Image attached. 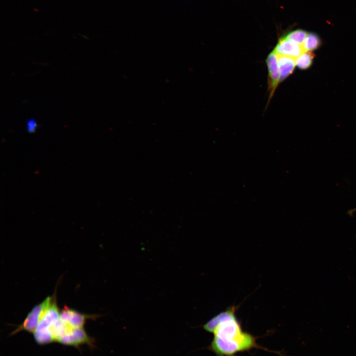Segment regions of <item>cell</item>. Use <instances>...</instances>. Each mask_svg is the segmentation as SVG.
<instances>
[{
  "label": "cell",
  "mask_w": 356,
  "mask_h": 356,
  "mask_svg": "<svg viewBox=\"0 0 356 356\" xmlns=\"http://www.w3.org/2000/svg\"><path fill=\"white\" fill-rule=\"evenodd\" d=\"M71 327L69 324L61 320L60 318L49 327L54 341H57L58 339L63 336Z\"/></svg>",
  "instance_id": "30bf717a"
},
{
  "label": "cell",
  "mask_w": 356,
  "mask_h": 356,
  "mask_svg": "<svg viewBox=\"0 0 356 356\" xmlns=\"http://www.w3.org/2000/svg\"><path fill=\"white\" fill-rule=\"evenodd\" d=\"M95 317V315H88L65 306L60 313V319L70 326L83 327L86 320Z\"/></svg>",
  "instance_id": "5b68a950"
},
{
  "label": "cell",
  "mask_w": 356,
  "mask_h": 356,
  "mask_svg": "<svg viewBox=\"0 0 356 356\" xmlns=\"http://www.w3.org/2000/svg\"><path fill=\"white\" fill-rule=\"evenodd\" d=\"M314 54L312 51H304L296 59V66L301 70H306L312 65Z\"/></svg>",
  "instance_id": "8fae6325"
},
{
  "label": "cell",
  "mask_w": 356,
  "mask_h": 356,
  "mask_svg": "<svg viewBox=\"0 0 356 356\" xmlns=\"http://www.w3.org/2000/svg\"><path fill=\"white\" fill-rule=\"evenodd\" d=\"M57 342L60 344L78 348L80 345L88 344L93 345V340L87 333L83 327H71Z\"/></svg>",
  "instance_id": "3957f363"
},
{
  "label": "cell",
  "mask_w": 356,
  "mask_h": 356,
  "mask_svg": "<svg viewBox=\"0 0 356 356\" xmlns=\"http://www.w3.org/2000/svg\"><path fill=\"white\" fill-rule=\"evenodd\" d=\"M60 313L56 300L52 299L49 307L42 313L36 331L49 330V327L60 318ZM35 330V331H36Z\"/></svg>",
  "instance_id": "8992f818"
},
{
  "label": "cell",
  "mask_w": 356,
  "mask_h": 356,
  "mask_svg": "<svg viewBox=\"0 0 356 356\" xmlns=\"http://www.w3.org/2000/svg\"><path fill=\"white\" fill-rule=\"evenodd\" d=\"M52 300V297H47L42 303L35 306L28 313L23 322L11 333V335L23 330L34 333L38 326L42 313L49 307Z\"/></svg>",
  "instance_id": "7a4b0ae2"
},
{
  "label": "cell",
  "mask_w": 356,
  "mask_h": 356,
  "mask_svg": "<svg viewBox=\"0 0 356 356\" xmlns=\"http://www.w3.org/2000/svg\"><path fill=\"white\" fill-rule=\"evenodd\" d=\"M277 63L280 74L279 82H281L293 73L296 66V58L277 54Z\"/></svg>",
  "instance_id": "ba28073f"
},
{
  "label": "cell",
  "mask_w": 356,
  "mask_h": 356,
  "mask_svg": "<svg viewBox=\"0 0 356 356\" xmlns=\"http://www.w3.org/2000/svg\"><path fill=\"white\" fill-rule=\"evenodd\" d=\"M308 33L302 29H296L288 33L283 38L293 41L302 45Z\"/></svg>",
  "instance_id": "7c38bea8"
},
{
  "label": "cell",
  "mask_w": 356,
  "mask_h": 356,
  "mask_svg": "<svg viewBox=\"0 0 356 356\" xmlns=\"http://www.w3.org/2000/svg\"><path fill=\"white\" fill-rule=\"evenodd\" d=\"M232 306L212 318L203 325L214 334L210 349L218 356H230L256 346L254 337L242 331Z\"/></svg>",
  "instance_id": "6da1fadb"
},
{
  "label": "cell",
  "mask_w": 356,
  "mask_h": 356,
  "mask_svg": "<svg viewBox=\"0 0 356 356\" xmlns=\"http://www.w3.org/2000/svg\"><path fill=\"white\" fill-rule=\"evenodd\" d=\"M27 131L29 133H34L38 126L34 118H30L26 121Z\"/></svg>",
  "instance_id": "4fadbf2b"
},
{
  "label": "cell",
  "mask_w": 356,
  "mask_h": 356,
  "mask_svg": "<svg viewBox=\"0 0 356 356\" xmlns=\"http://www.w3.org/2000/svg\"><path fill=\"white\" fill-rule=\"evenodd\" d=\"M356 211V208L350 210L348 212V213L349 215L352 216V214L353 213H354V212H355Z\"/></svg>",
  "instance_id": "5bb4252c"
},
{
  "label": "cell",
  "mask_w": 356,
  "mask_h": 356,
  "mask_svg": "<svg viewBox=\"0 0 356 356\" xmlns=\"http://www.w3.org/2000/svg\"><path fill=\"white\" fill-rule=\"evenodd\" d=\"M321 42L319 37L314 33H309L302 44L304 51H312L317 49L321 45Z\"/></svg>",
  "instance_id": "9c48e42d"
},
{
  "label": "cell",
  "mask_w": 356,
  "mask_h": 356,
  "mask_svg": "<svg viewBox=\"0 0 356 356\" xmlns=\"http://www.w3.org/2000/svg\"><path fill=\"white\" fill-rule=\"evenodd\" d=\"M266 63L268 69V90L269 101L273 96L280 80V74L277 63V54L272 51L267 56Z\"/></svg>",
  "instance_id": "277c9868"
},
{
  "label": "cell",
  "mask_w": 356,
  "mask_h": 356,
  "mask_svg": "<svg viewBox=\"0 0 356 356\" xmlns=\"http://www.w3.org/2000/svg\"><path fill=\"white\" fill-rule=\"evenodd\" d=\"M273 50L278 55L296 59L304 52L302 45L283 37L279 39Z\"/></svg>",
  "instance_id": "52a82bcc"
}]
</instances>
